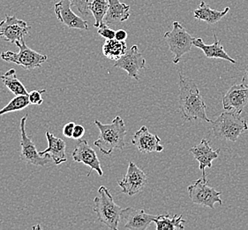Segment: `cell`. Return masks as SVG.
<instances>
[{
    "mask_svg": "<svg viewBox=\"0 0 248 230\" xmlns=\"http://www.w3.org/2000/svg\"><path fill=\"white\" fill-rule=\"evenodd\" d=\"M179 77V110L186 120H202L212 122L207 116L205 104L195 82L180 72Z\"/></svg>",
    "mask_w": 248,
    "mask_h": 230,
    "instance_id": "1",
    "label": "cell"
},
{
    "mask_svg": "<svg viewBox=\"0 0 248 230\" xmlns=\"http://www.w3.org/2000/svg\"><path fill=\"white\" fill-rule=\"evenodd\" d=\"M94 125L98 128L100 136L94 145L105 155H111L115 149H124L126 135V127L120 116H117L110 124H103L99 120H94Z\"/></svg>",
    "mask_w": 248,
    "mask_h": 230,
    "instance_id": "2",
    "label": "cell"
},
{
    "mask_svg": "<svg viewBox=\"0 0 248 230\" xmlns=\"http://www.w3.org/2000/svg\"><path fill=\"white\" fill-rule=\"evenodd\" d=\"M211 123L214 135L220 140L236 142L240 135L248 130L247 120L240 114L233 111L223 112Z\"/></svg>",
    "mask_w": 248,
    "mask_h": 230,
    "instance_id": "3",
    "label": "cell"
},
{
    "mask_svg": "<svg viewBox=\"0 0 248 230\" xmlns=\"http://www.w3.org/2000/svg\"><path fill=\"white\" fill-rule=\"evenodd\" d=\"M94 212L101 223L111 230H119L122 208L114 202L109 190L101 186L94 199Z\"/></svg>",
    "mask_w": 248,
    "mask_h": 230,
    "instance_id": "4",
    "label": "cell"
},
{
    "mask_svg": "<svg viewBox=\"0 0 248 230\" xmlns=\"http://www.w3.org/2000/svg\"><path fill=\"white\" fill-rule=\"evenodd\" d=\"M15 45L19 47L20 50L18 52L10 50L3 51L0 55L2 60L8 63H15L16 65L20 66L26 70H33L36 67H40L48 60L47 56L38 53L27 46L24 38Z\"/></svg>",
    "mask_w": 248,
    "mask_h": 230,
    "instance_id": "5",
    "label": "cell"
},
{
    "mask_svg": "<svg viewBox=\"0 0 248 230\" xmlns=\"http://www.w3.org/2000/svg\"><path fill=\"white\" fill-rule=\"evenodd\" d=\"M164 39L169 46L170 51L173 53V63L178 64L181 58L189 52L193 45L194 37L189 34L179 21L172 23V30L165 32Z\"/></svg>",
    "mask_w": 248,
    "mask_h": 230,
    "instance_id": "6",
    "label": "cell"
},
{
    "mask_svg": "<svg viewBox=\"0 0 248 230\" xmlns=\"http://www.w3.org/2000/svg\"><path fill=\"white\" fill-rule=\"evenodd\" d=\"M189 197L195 205H202L215 208V204L218 203L219 205H223V201L220 198L221 192L217 191L213 187H209V181L207 178H200L192 185L187 188Z\"/></svg>",
    "mask_w": 248,
    "mask_h": 230,
    "instance_id": "7",
    "label": "cell"
},
{
    "mask_svg": "<svg viewBox=\"0 0 248 230\" xmlns=\"http://www.w3.org/2000/svg\"><path fill=\"white\" fill-rule=\"evenodd\" d=\"M28 119V115H25L20 120V160L27 164L30 165L45 166L50 161V158L47 156H42L39 151H37L33 141L31 140L26 132V122Z\"/></svg>",
    "mask_w": 248,
    "mask_h": 230,
    "instance_id": "8",
    "label": "cell"
},
{
    "mask_svg": "<svg viewBox=\"0 0 248 230\" xmlns=\"http://www.w3.org/2000/svg\"><path fill=\"white\" fill-rule=\"evenodd\" d=\"M148 182L147 175L133 161H129L126 174L122 180L118 181L124 194L134 196L143 190Z\"/></svg>",
    "mask_w": 248,
    "mask_h": 230,
    "instance_id": "9",
    "label": "cell"
},
{
    "mask_svg": "<svg viewBox=\"0 0 248 230\" xmlns=\"http://www.w3.org/2000/svg\"><path fill=\"white\" fill-rule=\"evenodd\" d=\"M30 27L24 20L16 16L5 15V19L0 22V38L12 44H16L29 34Z\"/></svg>",
    "mask_w": 248,
    "mask_h": 230,
    "instance_id": "10",
    "label": "cell"
},
{
    "mask_svg": "<svg viewBox=\"0 0 248 230\" xmlns=\"http://www.w3.org/2000/svg\"><path fill=\"white\" fill-rule=\"evenodd\" d=\"M113 66L126 71L130 77L139 81V70L146 67V60L138 46L133 45L119 60H116Z\"/></svg>",
    "mask_w": 248,
    "mask_h": 230,
    "instance_id": "11",
    "label": "cell"
},
{
    "mask_svg": "<svg viewBox=\"0 0 248 230\" xmlns=\"http://www.w3.org/2000/svg\"><path fill=\"white\" fill-rule=\"evenodd\" d=\"M72 158L75 162L83 163L90 167V170L88 173V176H90L91 172L94 170L96 171L100 176L104 175L97 154L95 150L88 144L87 141L79 139L75 150L73 151Z\"/></svg>",
    "mask_w": 248,
    "mask_h": 230,
    "instance_id": "12",
    "label": "cell"
},
{
    "mask_svg": "<svg viewBox=\"0 0 248 230\" xmlns=\"http://www.w3.org/2000/svg\"><path fill=\"white\" fill-rule=\"evenodd\" d=\"M155 217L147 214L143 209L127 207L121 211L120 220H124L125 230H146L151 222H154Z\"/></svg>",
    "mask_w": 248,
    "mask_h": 230,
    "instance_id": "13",
    "label": "cell"
},
{
    "mask_svg": "<svg viewBox=\"0 0 248 230\" xmlns=\"http://www.w3.org/2000/svg\"><path fill=\"white\" fill-rule=\"evenodd\" d=\"M54 10L58 20L69 29L89 30L88 21L75 15L71 9V2L69 0H60V2L56 3Z\"/></svg>",
    "mask_w": 248,
    "mask_h": 230,
    "instance_id": "14",
    "label": "cell"
},
{
    "mask_svg": "<svg viewBox=\"0 0 248 230\" xmlns=\"http://www.w3.org/2000/svg\"><path fill=\"white\" fill-rule=\"evenodd\" d=\"M248 103V88L241 84L232 86L226 94L223 96V109L233 111L238 114L243 112Z\"/></svg>",
    "mask_w": 248,
    "mask_h": 230,
    "instance_id": "15",
    "label": "cell"
},
{
    "mask_svg": "<svg viewBox=\"0 0 248 230\" xmlns=\"http://www.w3.org/2000/svg\"><path fill=\"white\" fill-rule=\"evenodd\" d=\"M131 142L142 153L161 152L164 150V146L160 145V137L157 135L151 134L146 126H142L135 132Z\"/></svg>",
    "mask_w": 248,
    "mask_h": 230,
    "instance_id": "16",
    "label": "cell"
},
{
    "mask_svg": "<svg viewBox=\"0 0 248 230\" xmlns=\"http://www.w3.org/2000/svg\"><path fill=\"white\" fill-rule=\"evenodd\" d=\"M189 151L194 155V159L199 162V168L202 172V177H206L205 169L212 167V161L217 159L220 149L214 150L209 145V141L203 138L198 145L192 147Z\"/></svg>",
    "mask_w": 248,
    "mask_h": 230,
    "instance_id": "17",
    "label": "cell"
},
{
    "mask_svg": "<svg viewBox=\"0 0 248 230\" xmlns=\"http://www.w3.org/2000/svg\"><path fill=\"white\" fill-rule=\"evenodd\" d=\"M46 139L48 142V147L46 150L40 151V154L49 157L50 160H53L55 165H60L66 162L67 158L65 154L66 145L65 141L55 136L49 131L46 132Z\"/></svg>",
    "mask_w": 248,
    "mask_h": 230,
    "instance_id": "18",
    "label": "cell"
},
{
    "mask_svg": "<svg viewBox=\"0 0 248 230\" xmlns=\"http://www.w3.org/2000/svg\"><path fill=\"white\" fill-rule=\"evenodd\" d=\"M213 35L215 41L212 45H205L202 38L194 37L193 45L202 50L204 55L209 59H221V60H227L232 64H236L237 61L232 58H231L228 53L223 49V45H221V42L217 38V35L215 33V31Z\"/></svg>",
    "mask_w": 248,
    "mask_h": 230,
    "instance_id": "19",
    "label": "cell"
},
{
    "mask_svg": "<svg viewBox=\"0 0 248 230\" xmlns=\"http://www.w3.org/2000/svg\"><path fill=\"white\" fill-rule=\"evenodd\" d=\"M109 8L105 15L104 22L107 25L123 22L130 17L129 5L121 3L119 0H108Z\"/></svg>",
    "mask_w": 248,
    "mask_h": 230,
    "instance_id": "20",
    "label": "cell"
},
{
    "mask_svg": "<svg viewBox=\"0 0 248 230\" xmlns=\"http://www.w3.org/2000/svg\"><path fill=\"white\" fill-rule=\"evenodd\" d=\"M230 11V7H225L223 11L213 10L204 1H202L198 8L194 11V17L196 20H203L209 25L217 23Z\"/></svg>",
    "mask_w": 248,
    "mask_h": 230,
    "instance_id": "21",
    "label": "cell"
},
{
    "mask_svg": "<svg viewBox=\"0 0 248 230\" xmlns=\"http://www.w3.org/2000/svg\"><path fill=\"white\" fill-rule=\"evenodd\" d=\"M155 223L157 230H184L186 220H183L182 215L170 216V214L156 215Z\"/></svg>",
    "mask_w": 248,
    "mask_h": 230,
    "instance_id": "22",
    "label": "cell"
},
{
    "mask_svg": "<svg viewBox=\"0 0 248 230\" xmlns=\"http://www.w3.org/2000/svg\"><path fill=\"white\" fill-rule=\"evenodd\" d=\"M126 50L127 45L125 41H119L115 38L105 41L103 45V53L109 60H119Z\"/></svg>",
    "mask_w": 248,
    "mask_h": 230,
    "instance_id": "23",
    "label": "cell"
},
{
    "mask_svg": "<svg viewBox=\"0 0 248 230\" xmlns=\"http://www.w3.org/2000/svg\"><path fill=\"white\" fill-rule=\"evenodd\" d=\"M0 79L3 82L5 87L12 91L15 96L28 95V91L25 86L20 82L16 75V70L12 68L9 71L5 72L4 75L0 76Z\"/></svg>",
    "mask_w": 248,
    "mask_h": 230,
    "instance_id": "24",
    "label": "cell"
},
{
    "mask_svg": "<svg viewBox=\"0 0 248 230\" xmlns=\"http://www.w3.org/2000/svg\"><path fill=\"white\" fill-rule=\"evenodd\" d=\"M90 11L94 16V27L98 28L102 22H104L105 15L109 8V2L108 0H92L90 2Z\"/></svg>",
    "mask_w": 248,
    "mask_h": 230,
    "instance_id": "25",
    "label": "cell"
},
{
    "mask_svg": "<svg viewBox=\"0 0 248 230\" xmlns=\"http://www.w3.org/2000/svg\"><path fill=\"white\" fill-rule=\"evenodd\" d=\"M30 105L29 96L28 95H19L16 96L12 100L5 105L4 108L0 110V116L1 115L8 114V113H13V112H17V111H21L25 109Z\"/></svg>",
    "mask_w": 248,
    "mask_h": 230,
    "instance_id": "26",
    "label": "cell"
},
{
    "mask_svg": "<svg viewBox=\"0 0 248 230\" xmlns=\"http://www.w3.org/2000/svg\"><path fill=\"white\" fill-rule=\"evenodd\" d=\"M71 2V5L75 6L79 13L83 16H88L89 12H90V2L92 0H69Z\"/></svg>",
    "mask_w": 248,
    "mask_h": 230,
    "instance_id": "27",
    "label": "cell"
},
{
    "mask_svg": "<svg viewBox=\"0 0 248 230\" xmlns=\"http://www.w3.org/2000/svg\"><path fill=\"white\" fill-rule=\"evenodd\" d=\"M46 92L45 90H32L30 93L28 94L29 99H30V105H40L43 104L44 99L43 94Z\"/></svg>",
    "mask_w": 248,
    "mask_h": 230,
    "instance_id": "28",
    "label": "cell"
},
{
    "mask_svg": "<svg viewBox=\"0 0 248 230\" xmlns=\"http://www.w3.org/2000/svg\"><path fill=\"white\" fill-rule=\"evenodd\" d=\"M97 33L100 35H102L106 40H108V39H114L116 31L111 30L110 28H109V26L107 25L105 22H102L98 27Z\"/></svg>",
    "mask_w": 248,
    "mask_h": 230,
    "instance_id": "29",
    "label": "cell"
},
{
    "mask_svg": "<svg viewBox=\"0 0 248 230\" xmlns=\"http://www.w3.org/2000/svg\"><path fill=\"white\" fill-rule=\"evenodd\" d=\"M75 127V122H68V123H66V124L64 126L63 130H62L63 135H65V137H67V138H72V137H73V133H74Z\"/></svg>",
    "mask_w": 248,
    "mask_h": 230,
    "instance_id": "30",
    "label": "cell"
},
{
    "mask_svg": "<svg viewBox=\"0 0 248 230\" xmlns=\"http://www.w3.org/2000/svg\"><path fill=\"white\" fill-rule=\"evenodd\" d=\"M85 134V128L83 126L79 125V124H75V130L73 133V139L75 140H79Z\"/></svg>",
    "mask_w": 248,
    "mask_h": 230,
    "instance_id": "31",
    "label": "cell"
},
{
    "mask_svg": "<svg viewBox=\"0 0 248 230\" xmlns=\"http://www.w3.org/2000/svg\"><path fill=\"white\" fill-rule=\"evenodd\" d=\"M126 38H127V33H126L125 30H119L116 31L115 39L119 41H125Z\"/></svg>",
    "mask_w": 248,
    "mask_h": 230,
    "instance_id": "32",
    "label": "cell"
},
{
    "mask_svg": "<svg viewBox=\"0 0 248 230\" xmlns=\"http://www.w3.org/2000/svg\"><path fill=\"white\" fill-rule=\"evenodd\" d=\"M242 84L248 88V66L246 67L244 72L243 77H242Z\"/></svg>",
    "mask_w": 248,
    "mask_h": 230,
    "instance_id": "33",
    "label": "cell"
}]
</instances>
